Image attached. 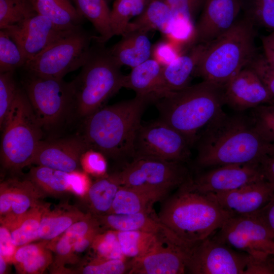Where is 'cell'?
<instances>
[{
    "instance_id": "1",
    "label": "cell",
    "mask_w": 274,
    "mask_h": 274,
    "mask_svg": "<svg viewBox=\"0 0 274 274\" xmlns=\"http://www.w3.org/2000/svg\"><path fill=\"white\" fill-rule=\"evenodd\" d=\"M195 166L207 169L234 164L260 163L269 144L259 134L249 116L223 111L203 129L196 144Z\"/></svg>"
},
{
    "instance_id": "2",
    "label": "cell",
    "mask_w": 274,
    "mask_h": 274,
    "mask_svg": "<svg viewBox=\"0 0 274 274\" xmlns=\"http://www.w3.org/2000/svg\"><path fill=\"white\" fill-rule=\"evenodd\" d=\"M150 101L148 97L135 95L128 100L103 106L86 118L82 136L89 149L124 163L131 160L135 135L146 107Z\"/></svg>"
},
{
    "instance_id": "3",
    "label": "cell",
    "mask_w": 274,
    "mask_h": 274,
    "mask_svg": "<svg viewBox=\"0 0 274 274\" xmlns=\"http://www.w3.org/2000/svg\"><path fill=\"white\" fill-rule=\"evenodd\" d=\"M187 181L161 201L157 216L177 238L192 246L214 234L230 216L211 195L192 189Z\"/></svg>"
},
{
    "instance_id": "4",
    "label": "cell",
    "mask_w": 274,
    "mask_h": 274,
    "mask_svg": "<svg viewBox=\"0 0 274 274\" xmlns=\"http://www.w3.org/2000/svg\"><path fill=\"white\" fill-rule=\"evenodd\" d=\"M155 102L158 119L179 132L192 147L225 105L223 86L203 80L167 93Z\"/></svg>"
},
{
    "instance_id": "5",
    "label": "cell",
    "mask_w": 274,
    "mask_h": 274,
    "mask_svg": "<svg viewBox=\"0 0 274 274\" xmlns=\"http://www.w3.org/2000/svg\"><path fill=\"white\" fill-rule=\"evenodd\" d=\"M255 25L245 16L207 47L194 76L223 85L248 66L256 54Z\"/></svg>"
},
{
    "instance_id": "6",
    "label": "cell",
    "mask_w": 274,
    "mask_h": 274,
    "mask_svg": "<svg viewBox=\"0 0 274 274\" xmlns=\"http://www.w3.org/2000/svg\"><path fill=\"white\" fill-rule=\"evenodd\" d=\"M92 46L78 76L71 81L73 113L84 120L123 88L125 75L103 43Z\"/></svg>"
},
{
    "instance_id": "7",
    "label": "cell",
    "mask_w": 274,
    "mask_h": 274,
    "mask_svg": "<svg viewBox=\"0 0 274 274\" xmlns=\"http://www.w3.org/2000/svg\"><path fill=\"white\" fill-rule=\"evenodd\" d=\"M1 129V158L4 166L18 170L30 165L43 129L23 88L19 87Z\"/></svg>"
},
{
    "instance_id": "8",
    "label": "cell",
    "mask_w": 274,
    "mask_h": 274,
    "mask_svg": "<svg viewBox=\"0 0 274 274\" xmlns=\"http://www.w3.org/2000/svg\"><path fill=\"white\" fill-rule=\"evenodd\" d=\"M95 39L82 26L66 30L23 67L28 73L62 79L68 73L81 67Z\"/></svg>"
},
{
    "instance_id": "9",
    "label": "cell",
    "mask_w": 274,
    "mask_h": 274,
    "mask_svg": "<svg viewBox=\"0 0 274 274\" xmlns=\"http://www.w3.org/2000/svg\"><path fill=\"white\" fill-rule=\"evenodd\" d=\"M121 185L162 201L191 176L185 163L149 157H134L116 172Z\"/></svg>"
},
{
    "instance_id": "10",
    "label": "cell",
    "mask_w": 274,
    "mask_h": 274,
    "mask_svg": "<svg viewBox=\"0 0 274 274\" xmlns=\"http://www.w3.org/2000/svg\"><path fill=\"white\" fill-rule=\"evenodd\" d=\"M26 73L23 88L43 129L51 130L73 113L71 82Z\"/></svg>"
},
{
    "instance_id": "11",
    "label": "cell",
    "mask_w": 274,
    "mask_h": 274,
    "mask_svg": "<svg viewBox=\"0 0 274 274\" xmlns=\"http://www.w3.org/2000/svg\"><path fill=\"white\" fill-rule=\"evenodd\" d=\"M212 236L257 260L274 255V234L255 215L230 216Z\"/></svg>"
},
{
    "instance_id": "12",
    "label": "cell",
    "mask_w": 274,
    "mask_h": 274,
    "mask_svg": "<svg viewBox=\"0 0 274 274\" xmlns=\"http://www.w3.org/2000/svg\"><path fill=\"white\" fill-rule=\"evenodd\" d=\"M190 145L175 129L157 119L141 124L133 145V157H149L186 163L191 156Z\"/></svg>"
},
{
    "instance_id": "13",
    "label": "cell",
    "mask_w": 274,
    "mask_h": 274,
    "mask_svg": "<svg viewBox=\"0 0 274 274\" xmlns=\"http://www.w3.org/2000/svg\"><path fill=\"white\" fill-rule=\"evenodd\" d=\"M252 259L248 254L216 240L212 235L191 247L186 273L245 274Z\"/></svg>"
},
{
    "instance_id": "14",
    "label": "cell",
    "mask_w": 274,
    "mask_h": 274,
    "mask_svg": "<svg viewBox=\"0 0 274 274\" xmlns=\"http://www.w3.org/2000/svg\"><path fill=\"white\" fill-rule=\"evenodd\" d=\"M260 163L227 164L207 168L187 180L192 189L210 194L230 191L263 178Z\"/></svg>"
},
{
    "instance_id": "15",
    "label": "cell",
    "mask_w": 274,
    "mask_h": 274,
    "mask_svg": "<svg viewBox=\"0 0 274 274\" xmlns=\"http://www.w3.org/2000/svg\"><path fill=\"white\" fill-rule=\"evenodd\" d=\"M89 150L82 135L41 140L30 164L62 172L78 171L82 154Z\"/></svg>"
},
{
    "instance_id": "16",
    "label": "cell",
    "mask_w": 274,
    "mask_h": 274,
    "mask_svg": "<svg viewBox=\"0 0 274 274\" xmlns=\"http://www.w3.org/2000/svg\"><path fill=\"white\" fill-rule=\"evenodd\" d=\"M242 0H207L195 26L196 44H207L229 30L238 20Z\"/></svg>"
},
{
    "instance_id": "17",
    "label": "cell",
    "mask_w": 274,
    "mask_h": 274,
    "mask_svg": "<svg viewBox=\"0 0 274 274\" xmlns=\"http://www.w3.org/2000/svg\"><path fill=\"white\" fill-rule=\"evenodd\" d=\"M225 105L237 112L273 102L262 81L247 66L223 85Z\"/></svg>"
},
{
    "instance_id": "18",
    "label": "cell",
    "mask_w": 274,
    "mask_h": 274,
    "mask_svg": "<svg viewBox=\"0 0 274 274\" xmlns=\"http://www.w3.org/2000/svg\"><path fill=\"white\" fill-rule=\"evenodd\" d=\"M190 248L173 241H164L146 255L131 259L128 274L185 273Z\"/></svg>"
},
{
    "instance_id": "19",
    "label": "cell",
    "mask_w": 274,
    "mask_h": 274,
    "mask_svg": "<svg viewBox=\"0 0 274 274\" xmlns=\"http://www.w3.org/2000/svg\"><path fill=\"white\" fill-rule=\"evenodd\" d=\"M2 29L17 44L27 61L67 30L60 28L49 19L38 14L20 24Z\"/></svg>"
},
{
    "instance_id": "20",
    "label": "cell",
    "mask_w": 274,
    "mask_h": 274,
    "mask_svg": "<svg viewBox=\"0 0 274 274\" xmlns=\"http://www.w3.org/2000/svg\"><path fill=\"white\" fill-rule=\"evenodd\" d=\"M273 194V186L264 177L230 191L209 195L230 216H235L256 213Z\"/></svg>"
},
{
    "instance_id": "21",
    "label": "cell",
    "mask_w": 274,
    "mask_h": 274,
    "mask_svg": "<svg viewBox=\"0 0 274 274\" xmlns=\"http://www.w3.org/2000/svg\"><path fill=\"white\" fill-rule=\"evenodd\" d=\"M1 223L8 225L39 204L41 189L30 180L10 179L1 184Z\"/></svg>"
},
{
    "instance_id": "22",
    "label": "cell",
    "mask_w": 274,
    "mask_h": 274,
    "mask_svg": "<svg viewBox=\"0 0 274 274\" xmlns=\"http://www.w3.org/2000/svg\"><path fill=\"white\" fill-rule=\"evenodd\" d=\"M207 44H196L186 53L162 67L157 99L167 93L181 90L189 85Z\"/></svg>"
},
{
    "instance_id": "23",
    "label": "cell",
    "mask_w": 274,
    "mask_h": 274,
    "mask_svg": "<svg viewBox=\"0 0 274 274\" xmlns=\"http://www.w3.org/2000/svg\"><path fill=\"white\" fill-rule=\"evenodd\" d=\"M96 217L104 229L147 232L164 239L188 245L180 241L164 225L154 212L129 215L109 214Z\"/></svg>"
},
{
    "instance_id": "24",
    "label": "cell",
    "mask_w": 274,
    "mask_h": 274,
    "mask_svg": "<svg viewBox=\"0 0 274 274\" xmlns=\"http://www.w3.org/2000/svg\"><path fill=\"white\" fill-rule=\"evenodd\" d=\"M148 33L141 30L126 31L118 42L109 48L120 66L133 68L150 58L152 46Z\"/></svg>"
},
{
    "instance_id": "25",
    "label": "cell",
    "mask_w": 274,
    "mask_h": 274,
    "mask_svg": "<svg viewBox=\"0 0 274 274\" xmlns=\"http://www.w3.org/2000/svg\"><path fill=\"white\" fill-rule=\"evenodd\" d=\"M163 66L156 59L149 58L132 68L125 75L123 88L132 90L135 95L155 101L161 82Z\"/></svg>"
},
{
    "instance_id": "26",
    "label": "cell",
    "mask_w": 274,
    "mask_h": 274,
    "mask_svg": "<svg viewBox=\"0 0 274 274\" xmlns=\"http://www.w3.org/2000/svg\"><path fill=\"white\" fill-rule=\"evenodd\" d=\"M177 19L164 0H153L144 12L132 20L126 31L154 29L164 35L172 33Z\"/></svg>"
},
{
    "instance_id": "27",
    "label": "cell",
    "mask_w": 274,
    "mask_h": 274,
    "mask_svg": "<svg viewBox=\"0 0 274 274\" xmlns=\"http://www.w3.org/2000/svg\"><path fill=\"white\" fill-rule=\"evenodd\" d=\"M87 214L69 206H62L52 210L46 207L40 221L39 238L45 241L55 239Z\"/></svg>"
},
{
    "instance_id": "28",
    "label": "cell",
    "mask_w": 274,
    "mask_h": 274,
    "mask_svg": "<svg viewBox=\"0 0 274 274\" xmlns=\"http://www.w3.org/2000/svg\"><path fill=\"white\" fill-rule=\"evenodd\" d=\"M36 12L60 28L68 30L81 26L84 18L70 0H31Z\"/></svg>"
},
{
    "instance_id": "29",
    "label": "cell",
    "mask_w": 274,
    "mask_h": 274,
    "mask_svg": "<svg viewBox=\"0 0 274 274\" xmlns=\"http://www.w3.org/2000/svg\"><path fill=\"white\" fill-rule=\"evenodd\" d=\"M78 13L88 19L99 33L96 42L105 43L113 37L111 24V10L107 0H73Z\"/></svg>"
},
{
    "instance_id": "30",
    "label": "cell",
    "mask_w": 274,
    "mask_h": 274,
    "mask_svg": "<svg viewBox=\"0 0 274 274\" xmlns=\"http://www.w3.org/2000/svg\"><path fill=\"white\" fill-rule=\"evenodd\" d=\"M157 201L148 193L138 189L121 185L117 191L108 214L129 215L151 213Z\"/></svg>"
},
{
    "instance_id": "31",
    "label": "cell",
    "mask_w": 274,
    "mask_h": 274,
    "mask_svg": "<svg viewBox=\"0 0 274 274\" xmlns=\"http://www.w3.org/2000/svg\"><path fill=\"white\" fill-rule=\"evenodd\" d=\"M121 186L116 172L101 177L90 185L87 195L92 215L99 216L109 213Z\"/></svg>"
},
{
    "instance_id": "32",
    "label": "cell",
    "mask_w": 274,
    "mask_h": 274,
    "mask_svg": "<svg viewBox=\"0 0 274 274\" xmlns=\"http://www.w3.org/2000/svg\"><path fill=\"white\" fill-rule=\"evenodd\" d=\"M117 233L122 252L125 257L129 259L140 258L151 252L162 242L172 241L153 233L140 231H117Z\"/></svg>"
},
{
    "instance_id": "33",
    "label": "cell",
    "mask_w": 274,
    "mask_h": 274,
    "mask_svg": "<svg viewBox=\"0 0 274 274\" xmlns=\"http://www.w3.org/2000/svg\"><path fill=\"white\" fill-rule=\"evenodd\" d=\"M78 173L79 171L67 173L38 165L31 168L29 177L30 180L41 190L59 194L68 190L73 191Z\"/></svg>"
},
{
    "instance_id": "34",
    "label": "cell",
    "mask_w": 274,
    "mask_h": 274,
    "mask_svg": "<svg viewBox=\"0 0 274 274\" xmlns=\"http://www.w3.org/2000/svg\"><path fill=\"white\" fill-rule=\"evenodd\" d=\"M98 230H105L97 218L90 213L70 226L59 238L54 250L58 259L61 261L71 257L74 246L81 237Z\"/></svg>"
},
{
    "instance_id": "35",
    "label": "cell",
    "mask_w": 274,
    "mask_h": 274,
    "mask_svg": "<svg viewBox=\"0 0 274 274\" xmlns=\"http://www.w3.org/2000/svg\"><path fill=\"white\" fill-rule=\"evenodd\" d=\"M46 207L39 204L24 216L5 226L16 247L28 244L39 238L40 221Z\"/></svg>"
},
{
    "instance_id": "36",
    "label": "cell",
    "mask_w": 274,
    "mask_h": 274,
    "mask_svg": "<svg viewBox=\"0 0 274 274\" xmlns=\"http://www.w3.org/2000/svg\"><path fill=\"white\" fill-rule=\"evenodd\" d=\"M153 0H114L111 10L114 36H122L132 18L139 16Z\"/></svg>"
},
{
    "instance_id": "37",
    "label": "cell",
    "mask_w": 274,
    "mask_h": 274,
    "mask_svg": "<svg viewBox=\"0 0 274 274\" xmlns=\"http://www.w3.org/2000/svg\"><path fill=\"white\" fill-rule=\"evenodd\" d=\"M37 14L31 0H0V29L20 24Z\"/></svg>"
},
{
    "instance_id": "38",
    "label": "cell",
    "mask_w": 274,
    "mask_h": 274,
    "mask_svg": "<svg viewBox=\"0 0 274 274\" xmlns=\"http://www.w3.org/2000/svg\"><path fill=\"white\" fill-rule=\"evenodd\" d=\"M27 61L17 44L4 29H0V73L14 72Z\"/></svg>"
},
{
    "instance_id": "39",
    "label": "cell",
    "mask_w": 274,
    "mask_h": 274,
    "mask_svg": "<svg viewBox=\"0 0 274 274\" xmlns=\"http://www.w3.org/2000/svg\"><path fill=\"white\" fill-rule=\"evenodd\" d=\"M242 11L255 25L274 30V0H242Z\"/></svg>"
},
{
    "instance_id": "40",
    "label": "cell",
    "mask_w": 274,
    "mask_h": 274,
    "mask_svg": "<svg viewBox=\"0 0 274 274\" xmlns=\"http://www.w3.org/2000/svg\"><path fill=\"white\" fill-rule=\"evenodd\" d=\"M94 257L127 259L123 254L116 231L105 229L96 235L90 248Z\"/></svg>"
},
{
    "instance_id": "41",
    "label": "cell",
    "mask_w": 274,
    "mask_h": 274,
    "mask_svg": "<svg viewBox=\"0 0 274 274\" xmlns=\"http://www.w3.org/2000/svg\"><path fill=\"white\" fill-rule=\"evenodd\" d=\"M248 116L262 138L269 145H274V102L251 109Z\"/></svg>"
},
{
    "instance_id": "42",
    "label": "cell",
    "mask_w": 274,
    "mask_h": 274,
    "mask_svg": "<svg viewBox=\"0 0 274 274\" xmlns=\"http://www.w3.org/2000/svg\"><path fill=\"white\" fill-rule=\"evenodd\" d=\"M131 259H107L92 257L81 268L84 274L128 273Z\"/></svg>"
},
{
    "instance_id": "43",
    "label": "cell",
    "mask_w": 274,
    "mask_h": 274,
    "mask_svg": "<svg viewBox=\"0 0 274 274\" xmlns=\"http://www.w3.org/2000/svg\"><path fill=\"white\" fill-rule=\"evenodd\" d=\"M14 72L0 73V126L2 128L15 100L18 86Z\"/></svg>"
},
{
    "instance_id": "44",
    "label": "cell",
    "mask_w": 274,
    "mask_h": 274,
    "mask_svg": "<svg viewBox=\"0 0 274 274\" xmlns=\"http://www.w3.org/2000/svg\"><path fill=\"white\" fill-rule=\"evenodd\" d=\"M179 19L192 23L200 13L207 0H164Z\"/></svg>"
},
{
    "instance_id": "45",
    "label": "cell",
    "mask_w": 274,
    "mask_h": 274,
    "mask_svg": "<svg viewBox=\"0 0 274 274\" xmlns=\"http://www.w3.org/2000/svg\"><path fill=\"white\" fill-rule=\"evenodd\" d=\"M247 66L253 69L259 77L274 102V65L263 55L256 54Z\"/></svg>"
},
{
    "instance_id": "46",
    "label": "cell",
    "mask_w": 274,
    "mask_h": 274,
    "mask_svg": "<svg viewBox=\"0 0 274 274\" xmlns=\"http://www.w3.org/2000/svg\"><path fill=\"white\" fill-rule=\"evenodd\" d=\"M80 164L84 170L94 176H106L107 168L105 156L101 152L89 149L82 155Z\"/></svg>"
},
{
    "instance_id": "47",
    "label": "cell",
    "mask_w": 274,
    "mask_h": 274,
    "mask_svg": "<svg viewBox=\"0 0 274 274\" xmlns=\"http://www.w3.org/2000/svg\"><path fill=\"white\" fill-rule=\"evenodd\" d=\"M52 258L51 251L46 248L27 261L17 265L21 273H42L51 264Z\"/></svg>"
},
{
    "instance_id": "48",
    "label": "cell",
    "mask_w": 274,
    "mask_h": 274,
    "mask_svg": "<svg viewBox=\"0 0 274 274\" xmlns=\"http://www.w3.org/2000/svg\"><path fill=\"white\" fill-rule=\"evenodd\" d=\"M47 248L46 243L26 244L17 248L13 257L12 262L16 265L21 264L38 254Z\"/></svg>"
},
{
    "instance_id": "49",
    "label": "cell",
    "mask_w": 274,
    "mask_h": 274,
    "mask_svg": "<svg viewBox=\"0 0 274 274\" xmlns=\"http://www.w3.org/2000/svg\"><path fill=\"white\" fill-rule=\"evenodd\" d=\"M17 247H16L11 239L9 229L4 225L0 227V255L8 262H12L14 253Z\"/></svg>"
},
{
    "instance_id": "50",
    "label": "cell",
    "mask_w": 274,
    "mask_h": 274,
    "mask_svg": "<svg viewBox=\"0 0 274 274\" xmlns=\"http://www.w3.org/2000/svg\"><path fill=\"white\" fill-rule=\"evenodd\" d=\"M255 215L274 234V194L268 202Z\"/></svg>"
},
{
    "instance_id": "51",
    "label": "cell",
    "mask_w": 274,
    "mask_h": 274,
    "mask_svg": "<svg viewBox=\"0 0 274 274\" xmlns=\"http://www.w3.org/2000/svg\"><path fill=\"white\" fill-rule=\"evenodd\" d=\"M103 230H94L80 238L74 246L71 256L81 254L90 249L96 235Z\"/></svg>"
},
{
    "instance_id": "52",
    "label": "cell",
    "mask_w": 274,
    "mask_h": 274,
    "mask_svg": "<svg viewBox=\"0 0 274 274\" xmlns=\"http://www.w3.org/2000/svg\"><path fill=\"white\" fill-rule=\"evenodd\" d=\"M260 165L265 179L274 187V156L265 155L261 160Z\"/></svg>"
},
{
    "instance_id": "53",
    "label": "cell",
    "mask_w": 274,
    "mask_h": 274,
    "mask_svg": "<svg viewBox=\"0 0 274 274\" xmlns=\"http://www.w3.org/2000/svg\"><path fill=\"white\" fill-rule=\"evenodd\" d=\"M263 56L271 64L274 65V30L261 39Z\"/></svg>"
},
{
    "instance_id": "54",
    "label": "cell",
    "mask_w": 274,
    "mask_h": 274,
    "mask_svg": "<svg viewBox=\"0 0 274 274\" xmlns=\"http://www.w3.org/2000/svg\"><path fill=\"white\" fill-rule=\"evenodd\" d=\"M8 262L5 259L0 255V273L3 274L7 269V263Z\"/></svg>"
},
{
    "instance_id": "55",
    "label": "cell",
    "mask_w": 274,
    "mask_h": 274,
    "mask_svg": "<svg viewBox=\"0 0 274 274\" xmlns=\"http://www.w3.org/2000/svg\"><path fill=\"white\" fill-rule=\"evenodd\" d=\"M267 261L269 263L270 266L274 270V255L270 256L267 258Z\"/></svg>"
},
{
    "instance_id": "56",
    "label": "cell",
    "mask_w": 274,
    "mask_h": 274,
    "mask_svg": "<svg viewBox=\"0 0 274 274\" xmlns=\"http://www.w3.org/2000/svg\"><path fill=\"white\" fill-rule=\"evenodd\" d=\"M268 154L274 156V145H269L268 148Z\"/></svg>"
}]
</instances>
